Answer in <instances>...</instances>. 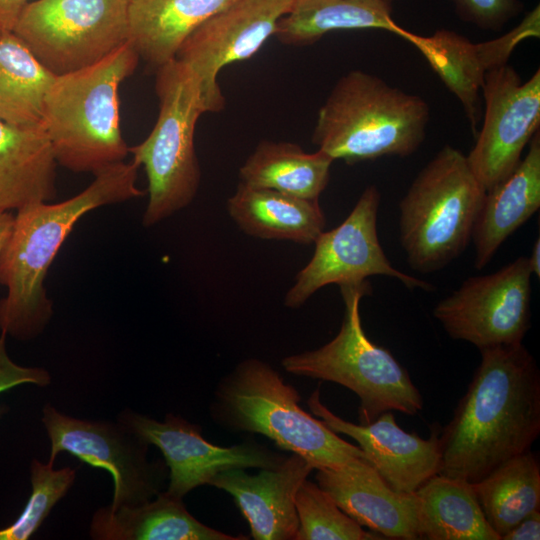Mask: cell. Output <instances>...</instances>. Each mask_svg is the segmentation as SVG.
I'll use <instances>...</instances> for the list:
<instances>
[{
  "mask_svg": "<svg viewBox=\"0 0 540 540\" xmlns=\"http://www.w3.org/2000/svg\"><path fill=\"white\" fill-rule=\"evenodd\" d=\"M480 363L439 432L440 474L476 483L540 434V371L520 343L479 350Z\"/></svg>",
  "mask_w": 540,
  "mask_h": 540,
  "instance_id": "cell-1",
  "label": "cell"
},
{
  "mask_svg": "<svg viewBox=\"0 0 540 540\" xmlns=\"http://www.w3.org/2000/svg\"><path fill=\"white\" fill-rule=\"evenodd\" d=\"M138 166L119 162L94 174L77 195L58 203L41 201L16 211L11 233L0 250V332L29 340L43 332L53 316L45 278L76 223L99 207L145 194L136 185Z\"/></svg>",
  "mask_w": 540,
  "mask_h": 540,
  "instance_id": "cell-2",
  "label": "cell"
},
{
  "mask_svg": "<svg viewBox=\"0 0 540 540\" xmlns=\"http://www.w3.org/2000/svg\"><path fill=\"white\" fill-rule=\"evenodd\" d=\"M139 58L128 41L92 65L56 76L42 126L57 164L94 175L125 160L129 146L120 128L119 87Z\"/></svg>",
  "mask_w": 540,
  "mask_h": 540,
  "instance_id": "cell-3",
  "label": "cell"
},
{
  "mask_svg": "<svg viewBox=\"0 0 540 540\" xmlns=\"http://www.w3.org/2000/svg\"><path fill=\"white\" fill-rule=\"evenodd\" d=\"M427 102L380 77L351 70L341 76L320 107L312 142L347 164L383 156L407 157L424 142Z\"/></svg>",
  "mask_w": 540,
  "mask_h": 540,
  "instance_id": "cell-4",
  "label": "cell"
},
{
  "mask_svg": "<svg viewBox=\"0 0 540 540\" xmlns=\"http://www.w3.org/2000/svg\"><path fill=\"white\" fill-rule=\"evenodd\" d=\"M298 390L270 364L241 361L218 383L211 417L233 432L257 433L305 458L314 469L337 468L365 453L305 412ZM368 460V459H367Z\"/></svg>",
  "mask_w": 540,
  "mask_h": 540,
  "instance_id": "cell-5",
  "label": "cell"
},
{
  "mask_svg": "<svg viewBox=\"0 0 540 540\" xmlns=\"http://www.w3.org/2000/svg\"><path fill=\"white\" fill-rule=\"evenodd\" d=\"M485 194L466 155L442 147L399 203V241L407 264L429 274L458 258L471 241Z\"/></svg>",
  "mask_w": 540,
  "mask_h": 540,
  "instance_id": "cell-6",
  "label": "cell"
},
{
  "mask_svg": "<svg viewBox=\"0 0 540 540\" xmlns=\"http://www.w3.org/2000/svg\"><path fill=\"white\" fill-rule=\"evenodd\" d=\"M339 288L344 316L337 335L317 349L283 358V368L296 376L334 382L354 392L360 400V424L371 423L387 411L416 415L423 409V397L408 371L363 330L360 301L371 293L370 282Z\"/></svg>",
  "mask_w": 540,
  "mask_h": 540,
  "instance_id": "cell-7",
  "label": "cell"
},
{
  "mask_svg": "<svg viewBox=\"0 0 540 540\" xmlns=\"http://www.w3.org/2000/svg\"><path fill=\"white\" fill-rule=\"evenodd\" d=\"M157 121L141 143L129 147L132 162L143 166L148 202L142 223L158 224L195 198L201 170L194 145L195 127L206 113L197 80L177 59L156 68Z\"/></svg>",
  "mask_w": 540,
  "mask_h": 540,
  "instance_id": "cell-8",
  "label": "cell"
},
{
  "mask_svg": "<svg viewBox=\"0 0 540 540\" xmlns=\"http://www.w3.org/2000/svg\"><path fill=\"white\" fill-rule=\"evenodd\" d=\"M129 0H34L13 33L53 74L92 65L128 42Z\"/></svg>",
  "mask_w": 540,
  "mask_h": 540,
  "instance_id": "cell-9",
  "label": "cell"
},
{
  "mask_svg": "<svg viewBox=\"0 0 540 540\" xmlns=\"http://www.w3.org/2000/svg\"><path fill=\"white\" fill-rule=\"evenodd\" d=\"M42 422L51 444L49 464L53 465L60 452H68L112 475L114 493L107 505L110 510L144 504L162 491L169 475L165 461H149V444L118 420L78 419L47 404Z\"/></svg>",
  "mask_w": 540,
  "mask_h": 540,
  "instance_id": "cell-10",
  "label": "cell"
},
{
  "mask_svg": "<svg viewBox=\"0 0 540 540\" xmlns=\"http://www.w3.org/2000/svg\"><path fill=\"white\" fill-rule=\"evenodd\" d=\"M380 201L378 188L366 187L345 220L318 235L310 261L297 273L285 295L287 307L302 306L329 284L360 283L374 275L394 278L408 289H433L430 283L393 267L385 255L377 231Z\"/></svg>",
  "mask_w": 540,
  "mask_h": 540,
  "instance_id": "cell-11",
  "label": "cell"
},
{
  "mask_svg": "<svg viewBox=\"0 0 540 540\" xmlns=\"http://www.w3.org/2000/svg\"><path fill=\"white\" fill-rule=\"evenodd\" d=\"M528 258L520 256L498 271L472 276L440 300L433 316L455 340L479 350L522 342L531 322Z\"/></svg>",
  "mask_w": 540,
  "mask_h": 540,
  "instance_id": "cell-12",
  "label": "cell"
},
{
  "mask_svg": "<svg viewBox=\"0 0 540 540\" xmlns=\"http://www.w3.org/2000/svg\"><path fill=\"white\" fill-rule=\"evenodd\" d=\"M483 124L468 155L469 166L487 192L521 161L540 124V69L523 81L508 63L490 70L482 86Z\"/></svg>",
  "mask_w": 540,
  "mask_h": 540,
  "instance_id": "cell-13",
  "label": "cell"
},
{
  "mask_svg": "<svg viewBox=\"0 0 540 540\" xmlns=\"http://www.w3.org/2000/svg\"><path fill=\"white\" fill-rule=\"evenodd\" d=\"M293 0H236L181 44L175 59L197 80L205 112H220L225 97L217 81L226 65L251 58L274 36Z\"/></svg>",
  "mask_w": 540,
  "mask_h": 540,
  "instance_id": "cell-14",
  "label": "cell"
},
{
  "mask_svg": "<svg viewBox=\"0 0 540 540\" xmlns=\"http://www.w3.org/2000/svg\"><path fill=\"white\" fill-rule=\"evenodd\" d=\"M118 421L149 445L159 448L169 470L165 491L179 499L194 488L209 484L222 471L275 467L286 458L255 441L230 447L214 445L202 437L197 424L173 414L158 421L125 409Z\"/></svg>",
  "mask_w": 540,
  "mask_h": 540,
  "instance_id": "cell-15",
  "label": "cell"
},
{
  "mask_svg": "<svg viewBox=\"0 0 540 540\" xmlns=\"http://www.w3.org/2000/svg\"><path fill=\"white\" fill-rule=\"evenodd\" d=\"M540 36V9L537 5L522 21L504 35L480 43L448 29L429 36L410 33L407 39L426 59L445 86L460 101L476 137L480 120L479 93L485 75L508 63L518 45Z\"/></svg>",
  "mask_w": 540,
  "mask_h": 540,
  "instance_id": "cell-16",
  "label": "cell"
},
{
  "mask_svg": "<svg viewBox=\"0 0 540 540\" xmlns=\"http://www.w3.org/2000/svg\"><path fill=\"white\" fill-rule=\"evenodd\" d=\"M311 412L335 433L358 443L368 461L395 491L415 492L440 471V429L433 426L428 439L399 427L391 411L368 424H354L334 414L320 400L319 388L307 400Z\"/></svg>",
  "mask_w": 540,
  "mask_h": 540,
  "instance_id": "cell-17",
  "label": "cell"
},
{
  "mask_svg": "<svg viewBox=\"0 0 540 540\" xmlns=\"http://www.w3.org/2000/svg\"><path fill=\"white\" fill-rule=\"evenodd\" d=\"M314 467L292 453L275 467L249 474L232 468L215 475L208 485L229 493L250 526L255 540H295L299 520L295 495Z\"/></svg>",
  "mask_w": 540,
  "mask_h": 540,
  "instance_id": "cell-18",
  "label": "cell"
},
{
  "mask_svg": "<svg viewBox=\"0 0 540 540\" xmlns=\"http://www.w3.org/2000/svg\"><path fill=\"white\" fill-rule=\"evenodd\" d=\"M316 470L320 488L359 525L384 538L418 539L414 494L393 490L366 458Z\"/></svg>",
  "mask_w": 540,
  "mask_h": 540,
  "instance_id": "cell-19",
  "label": "cell"
},
{
  "mask_svg": "<svg viewBox=\"0 0 540 540\" xmlns=\"http://www.w3.org/2000/svg\"><path fill=\"white\" fill-rule=\"evenodd\" d=\"M528 148L513 172L485 194L471 236L475 246L474 265L479 270L540 208L539 130Z\"/></svg>",
  "mask_w": 540,
  "mask_h": 540,
  "instance_id": "cell-20",
  "label": "cell"
},
{
  "mask_svg": "<svg viewBox=\"0 0 540 540\" xmlns=\"http://www.w3.org/2000/svg\"><path fill=\"white\" fill-rule=\"evenodd\" d=\"M57 165L43 126L0 120V212L55 198Z\"/></svg>",
  "mask_w": 540,
  "mask_h": 540,
  "instance_id": "cell-21",
  "label": "cell"
},
{
  "mask_svg": "<svg viewBox=\"0 0 540 540\" xmlns=\"http://www.w3.org/2000/svg\"><path fill=\"white\" fill-rule=\"evenodd\" d=\"M229 216L246 234L260 239L314 243L326 225L318 200L239 183L227 201Z\"/></svg>",
  "mask_w": 540,
  "mask_h": 540,
  "instance_id": "cell-22",
  "label": "cell"
},
{
  "mask_svg": "<svg viewBox=\"0 0 540 540\" xmlns=\"http://www.w3.org/2000/svg\"><path fill=\"white\" fill-rule=\"evenodd\" d=\"M90 536L96 540H246L208 527L194 518L182 499L161 491L155 499L133 507L98 509Z\"/></svg>",
  "mask_w": 540,
  "mask_h": 540,
  "instance_id": "cell-23",
  "label": "cell"
},
{
  "mask_svg": "<svg viewBox=\"0 0 540 540\" xmlns=\"http://www.w3.org/2000/svg\"><path fill=\"white\" fill-rule=\"evenodd\" d=\"M236 0H129L128 41L155 68L173 60L184 40Z\"/></svg>",
  "mask_w": 540,
  "mask_h": 540,
  "instance_id": "cell-24",
  "label": "cell"
},
{
  "mask_svg": "<svg viewBox=\"0 0 540 540\" xmlns=\"http://www.w3.org/2000/svg\"><path fill=\"white\" fill-rule=\"evenodd\" d=\"M357 29L386 30L405 40L410 35L384 0H293L274 36L285 45L305 46L332 31Z\"/></svg>",
  "mask_w": 540,
  "mask_h": 540,
  "instance_id": "cell-25",
  "label": "cell"
},
{
  "mask_svg": "<svg viewBox=\"0 0 540 540\" xmlns=\"http://www.w3.org/2000/svg\"><path fill=\"white\" fill-rule=\"evenodd\" d=\"M413 494L418 539L500 540L485 519L472 483L438 473Z\"/></svg>",
  "mask_w": 540,
  "mask_h": 540,
  "instance_id": "cell-26",
  "label": "cell"
},
{
  "mask_svg": "<svg viewBox=\"0 0 540 540\" xmlns=\"http://www.w3.org/2000/svg\"><path fill=\"white\" fill-rule=\"evenodd\" d=\"M333 159L290 142L263 140L239 169L240 182L299 198L318 200L330 179Z\"/></svg>",
  "mask_w": 540,
  "mask_h": 540,
  "instance_id": "cell-27",
  "label": "cell"
},
{
  "mask_svg": "<svg viewBox=\"0 0 540 540\" xmlns=\"http://www.w3.org/2000/svg\"><path fill=\"white\" fill-rule=\"evenodd\" d=\"M473 487L492 530L501 538L540 506V464L532 451L515 456Z\"/></svg>",
  "mask_w": 540,
  "mask_h": 540,
  "instance_id": "cell-28",
  "label": "cell"
},
{
  "mask_svg": "<svg viewBox=\"0 0 540 540\" xmlns=\"http://www.w3.org/2000/svg\"><path fill=\"white\" fill-rule=\"evenodd\" d=\"M56 76L13 32H3L0 36V120L15 126H42L45 99Z\"/></svg>",
  "mask_w": 540,
  "mask_h": 540,
  "instance_id": "cell-29",
  "label": "cell"
},
{
  "mask_svg": "<svg viewBox=\"0 0 540 540\" xmlns=\"http://www.w3.org/2000/svg\"><path fill=\"white\" fill-rule=\"evenodd\" d=\"M299 527L295 540L383 539L343 512L317 483L305 479L295 495Z\"/></svg>",
  "mask_w": 540,
  "mask_h": 540,
  "instance_id": "cell-30",
  "label": "cell"
},
{
  "mask_svg": "<svg viewBox=\"0 0 540 540\" xmlns=\"http://www.w3.org/2000/svg\"><path fill=\"white\" fill-rule=\"evenodd\" d=\"M75 478V469L64 467L55 470L52 464L33 459L31 495L19 517L11 525L0 529V540L30 539L55 504L68 492Z\"/></svg>",
  "mask_w": 540,
  "mask_h": 540,
  "instance_id": "cell-31",
  "label": "cell"
},
{
  "mask_svg": "<svg viewBox=\"0 0 540 540\" xmlns=\"http://www.w3.org/2000/svg\"><path fill=\"white\" fill-rule=\"evenodd\" d=\"M451 1L463 21L490 31H500L523 9V4L519 0Z\"/></svg>",
  "mask_w": 540,
  "mask_h": 540,
  "instance_id": "cell-32",
  "label": "cell"
},
{
  "mask_svg": "<svg viewBox=\"0 0 540 540\" xmlns=\"http://www.w3.org/2000/svg\"><path fill=\"white\" fill-rule=\"evenodd\" d=\"M4 333H0V394L16 386L33 384L40 387L51 382L50 374L42 368L24 367L15 363L8 355ZM3 412L0 409V415Z\"/></svg>",
  "mask_w": 540,
  "mask_h": 540,
  "instance_id": "cell-33",
  "label": "cell"
},
{
  "mask_svg": "<svg viewBox=\"0 0 540 540\" xmlns=\"http://www.w3.org/2000/svg\"><path fill=\"white\" fill-rule=\"evenodd\" d=\"M540 512L536 510L507 532L501 540H539Z\"/></svg>",
  "mask_w": 540,
  "mask_h": 540,
  "instance_id": "cell-34",
  "label": "cell"
},
{
  "mask_svg": "<svg viewBox=\"0 0 540 540\" xmlns=\"http://www.w3.org/2000/svg\"><path fill=\"white\" fill-rule=\"evenodd\" d=\"M30 0H0V31L12 32Z\"/></svg>",
  "mask_w": 540,
  "mask_h": 540,
  "instance_id": "cell-35",
  "label": "cell"
},
{
  "mask_svg": "<svg viewBox=\"0 0 540 540\" xmlns=\"http://www.w3.org/2000/svg\"><path fill=\"white\" fill-rule=\"evenodd\" d=\"M14 221V214L11 212H0V250L5 245L11 233Z\"/></svg>",
  "mask_w": 540,
  "mask_h": 540,
  "instance_id": "cell-36",
  "label": "cell"
},
{
  "mask_svg": "<svg viewBox=\"0 0 540 540\" xmlns=\"http://www.w3.org/2000/svg\"><path fill=\"white\" fill-rule=\"evenodd\" d=\"M528 258V264L532 275L540 278V238L538 237L532 247L531 255Z\"/></svg>",
  "mask_w": 540,
  "mask_h": 540,
  "instance_id": "cell-37",
  "label": "cell"
},
{
  "mask_svg": "<svg viewBox=\"0 0 540 540\" xmlns=\"http://www.w3.org/2000/svg\"><path fill=\"white\" fill-rule=\"evenodd\" d=\"M384 1H387V2H390V3H392V1H393V0H384Z\"/></svg>",
  "mask_w": 540,
  "mask_h": 540,
  "instance_id": "cell-38",
  "label": "cell"
},
{
  "mask_svg": "<svg viewBox=\"0 0 540 540\" xmlns=\"http://www.w3.org/2000/svg\"><path fill=\"white\" fill-rule=\"evenodd\" d=\"M0 35H1V31H0Z\"/></svg>",
  "mask_w": 540,
  "mask_h": 540,
  "instance_id": "cell-39",
  "label": "cell"
}]
</instances>
